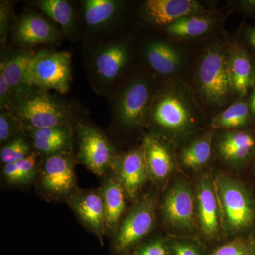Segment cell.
I'll list each match as a JSON object with an SVG mask.
<instances>
[{
    "instance_id": "obj_1",
    "label": "cell",
    "mask_w": 255,
    "mask_h": 255,
    "mask_svg": "<svg viewBox=\"0 0 255 255\" xmlns=\"http://www.w3.org/2000/svg\"><path fill=\"white\" fill-rule=\"evenodd\" d=\"M199 112L191 90L180 84L172 83L155 93L145 121L162 131L180 135L192 129Z\"/></svg>"
},
{
    "instance_id": "obj_2",
    "label": "cell",
    "mask_w": 255,
    "mask_h": 255,
    "mask_svg": "<svg viewBox=\"0 0 255 255\" xmlns=\"http://www.w3.org/2000/svg\"><path fill=\"white\" fill-rule=\"evenodd\" d=\"M130 41L114 39L90 48L87 55V72L94 90L98 95H110L130 64Z\"/></svg>"
},
{
    "instance_id": "obj_3",
    "label": "cell",
    "mask_w": 255,
    "mask_h": 255,
    "mask_svg": "<svg viewBox=\"0 0 255 255\" xmlns=\"http://www.w3.org/2000/svg\"><path fill=\"white\" fill-rule=\"evenodd\" d=\"M199 96L206 105L222 107L233 93L228 63V47L214 44L204 50L196 71Z\"/></svg>"
},
{
    "instance_id": "obj_4",
    "label": "cell",
    "mask_w": 255,
    "mask_h": 255,
    "mask_svg": "<svg viewBox=\"0 0 255 255\" xmlns=\"http://www.w3.org/2000/svg\"><path fill=\"white\" fill-rule=\"evenodd\" d=\"M23 130L45 128H71L74 109L66 101L37 90L16 101L12 110Z\"/></svg>"
},
{
    "instance_id": "obj_5",
    "label": "cell",
    "mask_w": 255,
    "mask_h": 255,
    "mask_svg": "<svg viewBox=\"0 0 255 255\" xmlns=\"http://www.w3.org/2000/svg\"><path fill=\"white\" fill-rule=\"evenodd\" d=\"M154 95L152 81L147 77L140 75L127 80L114 91L111 99L114 121L127 128L141 125Z\"/></svg>"
},
{
    "instance_id": "obj_6",
    "label": "cell",
    "mask_w": 255,
    "mask_h": 255,
    "mask_svg": "<svg viewBox=\"0 0 255 255\" xmlns=\"http://www.w3.org/2000/svg\"><path fill=\"white\" fill-rule=\"evenodd\" d=\"M72 81L71 54L43 49L33 53L28 67V85L31 88L66 94Z\"/></svg>"
},
{
    "instance_id": "obj_7",
    "label": "cell",
    "mask_w": 255,
    "mask_h": 255,
    "mask_svg": "<svg viewBox=\"0 0 255 255\" xmlns=\"http://www.w3.org/2000/svg\"><path fill=\"white\" fill-rule=\"evenodd\" d=\"M155 202L151 194L144 196L119 225L112 245L116 255L129 253L150 233L155 221Z\"/></svg>"
},
{
    "instance_id": "obj_8",
    "label": "cell",
    "mask_w": 255,
    "mask_h": 255,
    "mask_svg": "<svg viewBox=\"0 0 255 255\" xmlns=\"http://www.w3.org/2000/svg\"><path fill=\"white\" fill-rule=\"evenodd\" d=\"M78 159L97 175L105 174L112 168L117 153L104 132L90 124L79 123Z\"/></svg>"
},
{
    "instance_id": "obj_9",
    "label": "cell",
    "mask_w": 255,
    "mask_h": 255,
    "mask_svg": "<svg viewBox=\"0 0 255 255\" xmlns=\"http://www.w3.org/2000/svg\"><path fill=\"white\" fill-rule=\"evenodd\" d=\"M215 185L228 229L237 231L247 227L251 223L253 212L246 190L226 175L219 176Z\"/></svg>"
},
{
    "instance_id": "obj_10",
    "label": "cell",
    "mask_w": 255,
    "mask_h": 255,
    "mask_svg": "<svg viewBox=\"0 0 255 255\" xmlns=\"http://www.w3.org/2000/svg\"><path fill=\"white\" fill-rule=\"evenodd\" d=\"M75 160L70 151L48 156L41 166L39 185L48 197L70 196L75 192Z\"/></svg>"
},
{
    "instance_id": "obj_11",
    "label": "cell",
    "mask_w": 255,
    "mask_h": 255,
    "mask_svg": "<svg viewBox=\"0 0 255 255\" xmlns=\"http://www.w3.org/2000/svg\"><path fill=\"white\" fill-rule=\"evenodd\" d=\"M63 36L48 16L33 9L23 13L12 31L13 43L23 49L38 45L59 44Z\"/></svg>"
},
{
    "instance_id": "obj_12",
    "label": "cell",
    "mask_w": 255,
    "mask_h": 255,
    "mask_svg": "<svg viewBox=\"0 0 255 255\" xmlns=\"http://www.w3.org/2000/svg\"><path fill=\"white\" fill-rule=\"evenodd\" d=\"M207 11L194 0H148L142 5V16L152 26L167 27L178 20Z\"/></svg>"
},
{
    "instance_id": "obj_13",
    "label": "cell",
    "mask_w": 255,
    "mask_h": 255,
    "mask_svg": "<svg viewBox=\"0 0 255 255\" xmlns=\"http://www.w3.org/2000/svg\"><path fill=\"white\" fill-rule=\"evenodd\" d=\"M162 213L172 227L190 231L194 226V200L192 191L186 182H177L163 199Z\"/></svg>"
},
{
    "instance_id": "obj_14",
    "label": "cell",
    "mask_w": 255,
    "mask_h": 255,
    "mask_svg": "<svg viewBox=\"0 0 255 255\" xmlns=\"http://www.w3.org/2000/svg\"><path fill=\"white\" fill-rule=\"evenodd\" d=\"M112 169L129 199L135 198L150 178L142 146L117 155Z\"/></svg>"
},
{
    "instance_id": "obj_15",
    "label": "cell",
    "mask_w": 255,
    "mask_h": 255,
    "mask_svg": "<svg viewBox=\"0 0 255 255\" xmlns=\"http://www.w3.org/2000/svg\"><path fill=\"white\" fill-rule=\"evenodd\" d=\"M68 203L78 219L103 244L105 209L100 191H75L69 196Z\"/></svg>"
},
{
    "instance_id": "obj_16",
    "label": "cell",
    "mask_w": 255,
    "mask_h": 255,
    "mask_svg": "<svg viewBox=\"0 0 255 255\" xmlns=\"http://www.w3.org/2000/svg\"><path fill=\"white\" fill-rule=\"evenodd\" d=\"M80 4L82 24L92 34L111 29L125 11V3L118 0H85Z\"/></svg>"
},
{
    "instance_id": "obj_17",
    "label": "cell",
    "mask_w": 255,
    "mask_h": 255,
    "mask_svg": "<svg viewBox=\"0 0 255 255\" xmlns=\"http://www.w3.org/2000/svg\"><path fill=\"white\" fill-rule=\"evenodd\" d=\"M28 49L17 50L4 54L0 63V73L3 76L14 96L15 102L31 95L37 90L28 85V67L33 55Z\"/></svg>"
},
{
    "instance_id": "obj_18",
    "label": "cell",
    "mask_w": 255,
    "mask_h": 255,
    "mask_svg": "<svg viewBox=\"0 0 255 255\" xmlns=\"http://www.w3.org/2000/svg\"><path fill=\"white\" fill-rule=\"evenodd\" d=\"M216 185L209 176L201 178L198 184V218L201 231L208 238L219 233L220 209Z\"/></svg>"
},
{
    "instance_id": "obj_19",
    "label": "cell",
    "mask_w": 255,
    "mask_h": 255,
    "mask_svg": "<svg viewBox=\"0 0 255 255\" xmlns=\"http://www.w3.org/2000/svg\"><path fill=\"white\" fill-rule=\"evenodd\" d=\"M228 63L233 93L243 98L255 85L253 64L244 48L238 43L228 47Z\"/></svg>"
},
{
    "instance_id": "obj_20",
    "label": "cell",
    "mask_w": 255,
    "mask_h": 255,
    "mask_svg": "<svg viewBox=\"0 0 255 255\" xmlns=\"http://www.w3.org/2000/svg\"><path fill=\"white\" fill-rule=\"evenodd\" d=\"M142 55L147 65L162 76L173 75L182 65V53L170 43L160 40L146 42Z\"/></svg>"
},
{
    "instance_id": "obj_21",
    "label": "cell",
    "mask_w": 255,
    "mask_h": 255,
    "mask_svg": "<svg viewBox=\"0 0 255 255\" xmlns=\"http://www.w3.org/2000/svg\"><path fill=\"white\" fill-rule=\"evenodd\" d=\"M38 10L59 25L62 33L70 41H78L82 21L73 4L65 0H41L35 3Z\"/></svg>"
},
{
    "instance_id": "obj_22",
    "label": "cell",
    "mask_w": 255,
    "mask_h": 255,
    "mask_svg": "<svg viewBox=\"0 0 255 255\" xmlns=\"http://www.w3.org/2000/svg\"><path fill=\"white\" fill-rule=\"evenodd\" d=\"M142 147L150 177L155 183L163 182L169 177L174 168L173 158L169 147L154 135L144 136Z\"/></svg>"
},
{
    "instance_id": "obj_23",
    "label": "cell",
    "mask_w": 255,
    "mask_h": 255,
    "mask_svg": "<svg viewBox=\"0 0 255 255\" xmlns=\"http://www.w3.org/2000/svg\"><path fill=\"white\" fill-rule=\"evenodd\" d=\"M216 145L221 158L230 163H238L252 155L255 148V139L245 130H227L218 137Z\"/></svg>"
},
{
    "instance_id": "obj_24",
    "label": "cell",
    "mask_w": 255,
    "mask_h": 255,
    "mask_svg": "<svg viewBox=\"0 0 255 255\" xmlns=\"http://www.w3.org/2000/svg\"><path fill=\"white\" fill-rule=\"evenodd\" d=\"M38 152L50 156L68 151L71 144V128L55 127L26 129Z\"/></svg>"
},
{
    "instance_id": "obj_25",
    "label": "cell",
    "mask_w": 255,
    "mask_h": 255,
    "mask_svg": "<svg viewBox=\"0 0 255 255\" xmlns=\"http://www.w3.org/2000/svg\"><path fill=\"white\" fill-rule=\"evenodd\" d=\"M105 209L106 231H117L126 209V193L117 177H110L100 189Z\"/></svg>"
},
{
    "instance_id": "obj_26",
    "label": "cell",
    "mask_w": 255,
    "mask_h": 255,
    "mask_svg": "<svg viewBox=\"0 0 255 255\" xmlns=\"http://www.w3.org/2000/svg\"><path fill=\"white\" fill-rule=\"evenodd\" d=\"M216 19L207 14L193 15L178 20L164 28L172 38L191 39L204 36L214 29Z\"/></svg>"
},
{
    "instance_id": "obj_27",
    "label": "cell",
    "mask_w": 255,
    "mask_h": 255,
    "mask_svg": "<svg viewBox=\"0 0 255 255\" xmlns=\"http://www.w3.org/2000/svg\"><path fill=\"white\" fill-rule=\"evenodd\" d=\"M214 132L208 131L195 139L181 152V160L184 167L198 169L205 165L211 158Z\"/></svg>"
},
{
    "instance_id": "obj_28",
    "label": "cell",
    "mask_w": 255,
    "mask_h": 255,
    "mask_svg": "<svg viewBox=\"0 0 255 255\" xmlns=\"http://www.w3.org/2000/svg\"><path fill=\"white\" fill-rule=\"evenodd\" d=\"M250 107L243 101L235 102L211 121L214 129H227L231 130L245 127L251 118Z\"/></svg>"
},
{
    "instance_id": "obj_29",
    "label": "cell",
    "mask_w": 255,
    "mask_h": 255,
    "mask_svg": "<svg viewBox=\"0 0 255 255\" xmlns=\"http://www.w3.org/2000/svg\"><path fill=\"white\" fill-rule=\"evenodd\" d=\"M31 148L22 137L17 136L3 145L0 152L1 161L4 164H12L24 159L31 154Z\"/></svg>"
},
{
    "instance_id": "obj_30",
    "label": "cell",
    "mask_w": 255,
    "mask_h": 255,
    "mask_svg": "<svg viewBox=\"0 0 255 255\" xmlns=\"http://www.w3.org/2000/svg\"><path fill=\"white\" fill-rule=\"evenodd\" d=\"M23 131L22 126L12 111H1L0 114V142L6 145L16 136L18 132Z\"/></svg>"
},
{
    "instance_id": "obj_31",
    "label": "cell",
    "mask_w": 255,
    "mask_h": 255,
    "mask_svg": "<svg viewBox=\"0 0 255 255\" xmlns=\"http://www.w3.org/2000/svg\"><path fill=\"white\" fill-rule=\"evenodd\" d=\"M131 255H170V253L165 242L157 238L141 245Z\"/></svg>"
},
{
    "instance_id": "obj_32",
    "label": "cell",
    "mask_w": 255,
    "mask_h": 255,
    "mask_svg": "<svg viewBox=\"0 0 255 255\" xmlns=\"http://www.w3.org/2000/svg\"><path fill=\"white\" fill-rule=\"evenodd\" d=\"M249 246L241 240H235L219 247L211 255H251Z\"/></svg>"
},
{
    "instance_id": "obj_33",
    "label": "cell",
    "mask_w": 255,
    "mask_h": 255,
    "mask_svg": "<svg viewBox=\"0 0 255 255\" xmlns=\"http://www.w3.org/2000/svg\"><path fill=\"white\" fill-rule=\"evenodd\" d=\"M168 248L170 255H203L199 248L190 242H172Z\"/></svg>"
},
{
    "instance_id": "obj_34",
    "label": "cell",
    "mask_w": 255,
    "mask_h": 255,
    "mask_svg": "<svg viewBox=\"0 0 255 255\" xmlns=\"http://www.w3.org/2000/svg\"><path fill=\"white\" fill-rule=\"evenodd\" d=\"M21 171L22 184H26L33 179L36 169V156L31 153L24 159L16 162Z\"/></svg>"
},
{
    "instance_id": "obj_35",
    "label": "cell",
    "mask_w": 255,
    "mask_h": 255,
    "mask_svg": "<svg viewBox=\"0 0 255 255\" xmlns=\"http://www.w3.org/2000/svg\"><path fill=\"white\" fill-rule=\"evenodd\" d=\"M11 8L9 4L1 3V9H0V37H1V44H5L6 38H7L8 31L9 26H11Z\"/></svg>"
},
{
    "instance_id": "obj_36",
    "label": "cell",
    "mask_w": 255,
    "mask_h": 255,
    "mask_svg": "<svg viewBox=\"0 0 255 255\" xmlns=\"http://www.w3.org/2000/svg\"><path fill=\"white\" fill-rule=\"evenodd\" d=\"M3 175L6 180L11 184H22L21 171L16 162L4 164L3 167Z\"/></svg>"
},
{
    "instance_id": "obj_37",
    "label": "cell",
    "mask_w": 255,
    "mask_h": 255,
    "mask_svg": "<svg viewBox=\"0 0 255 255\" xmlns=\"http://www.w3.org/2000/svg\"><path fill=\"white\" fill-rule=\"evenodd\" d=\"M242 8L247 11H255V1H241Z\"/></svg>"
},
{
    "instance_id": "obj_38",
    "label": "cell",
    "mask_w": 255,
    "mask_h": 255,
    "mask_svg": "<svg viewBox=\"0 0 255 255\" xmlns=\"http://www.w3.org/2000/svg\"><path fill=\"white\" fill-rule=\"evenodd\" d=\"M247 38L250 44L255 49V28L248 30L247 32Z\"/></svg>"
},
{
    "instance_id": "obj_39",
    "label": "cell",
    "mask_w": 255,
    "mask_h": 255,
    "mask_svg": "<svg viewBox=\"0 0 255 255\" xmlns=\"http://www.w3.org/2000/svg\"><path fill=\"white\" fill-rule=\"evenodd\" d=\"M250 110L252 114L255 116V85L254 86V90H253V93H252L251 98V104H250Z\"/></svg>"
},
{
    "instance_id": "obj_40",
    "label": "cell",
    "mask_w": 255,
    "mask_h": 255,
    "mask_svg": "<svg viewBox=\"0 0 255 255\" xmlns=\"http://www.w3.org/2000/svg\"><path fill=\"white\" fill-rule=\"evenodd\" d=\"M251 255H255V251H252Z\"/></svg>"
},
{
    "instance_id": "obj_41",
    "label": "cell",
    "mask_w": 255,
    "mask_h": 255,
    "mask_svg": "<svg viewBox=\"0 0 255 255\" xmlns=\"http://www.w3.org/2000/svg\"><path fill=\"white\" fill-rule=\"evenodd\" d=\"M123 255H128V253H127V254Z\"/></svg>"
}]
</instances>
